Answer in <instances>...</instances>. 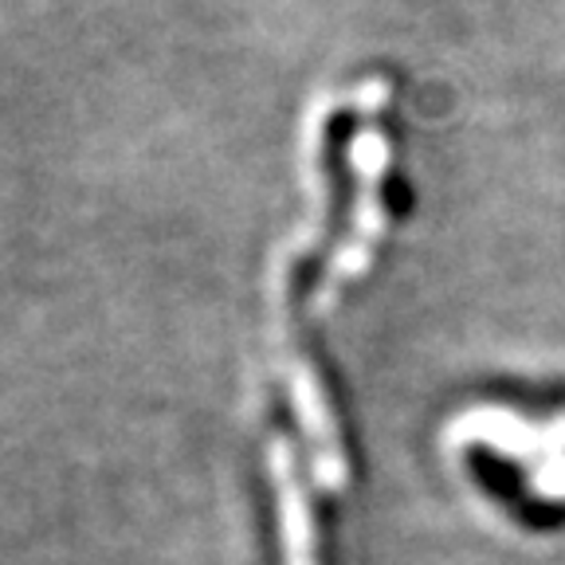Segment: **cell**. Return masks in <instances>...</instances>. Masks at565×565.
<instances>
[{
  "label": "cell",
  "mask_w": 565,
  "mask_h": 565,
  "mask_svg": "<svg viewBox=\"0 0 565 565\" xmlns=\"http://www.w3.org/2000/svg\"><path fill=\"white\" fill-rule=\"evenodd\" d=\"M271 476H275V487H279L282 534H287L291 565H310V514L299 494V483H295V476H291V456H287V448H279V444L271 448Z\"/></svg>",
  "instance_id": "1"
}]
</instances>
